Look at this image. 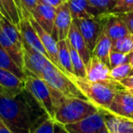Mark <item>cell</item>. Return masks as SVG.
I'll list each match as a JSON object with an SVG mask.
<instances>
[{
	"mask_svg": "<svg viewBox=\"0 0 133 133\" xmlns=\"http://www.w3.org/2000/svg\"><path fill=\"white\" fill-rule=\"evenodd\" d=\"M30 98L26 90L14 98L0 96V118L14 133H30L34 126L48 117L44 111L35 112Z\"/></svg>",
	"mask_w": 133,
	"mask_h": 133,
	"instance_id": "6da1fadb",
	"label": "cell"
},
{
	"mask_svg": "<svg viewBox=\"0 0 133 133\" xmlns=\"http://www.w3.org/2000/svg\"><path fill=\"white\" fill-rule=\"evenodd\" d=\"M71 79L79 88L89 101L99 109L107 110L110 106L115 95L125 88L119 81L109 78L98 81H90L87 78H81L75 75H69Z\"/></svg>",
	"mask_w": 133,
	"mask_h": 133,
	"instance_id": "7a4b0ae2",
	"label": "cell"
},
{
	"mask_svg": "<svg viewBox=\"0 0 133 133\" xmlns=\"http://www.w3.org/2000/svg\"><path fill=\"white\" fill-rule=\"evenodd\" d=\"M98 110L99 109L89 99L64 97L56 108L54 120L68 125L89 118Z\"/></svg>",
	"mask_w": 133,
	"mask_h": 133,
	"instance_id": "3957f363",
	"label": "cell"
},
{
	"mask_svg": "<svg viewBox=\"0 0 133 133\" xmlns=\"http://www.w3.org/2000/svg\"><path fill=\"white\" fill-rule=\"evenodd\" d=\"M40 78L44 79L50 87L66 98H78L88 99L79 88L69 75L51 63L43 70Z\"/></svg>",
	"mask_w": 133,
	"mask_h": 133,
	"instance_id": "277c9868",
	"label": "cell"
},
{
	"mask_svg": "<svg viewBox=\"0 0 133 133\" xmlns=\"http://www.w3.org/2000/svg\"><path fill=\"white\" fill-rule=\"evenodd\" d=\"M25 90L33 98L37 104L49 118L54 119L55 95L54 89L44 79L32 75H26Z\"/></svg>",
	"mask_w": 133,
	"mask_h": 133,
	"instance_id": "5b68a950",
	"label": "cell"
},
{
	"mask_svg": "<svg viewBox=\"0 0 133 133\" xmlns=\"http://www.w3.org/2000/svg\"><path fill=\"white\" fill-rule=\"evenodd\" d=\"M23 56H24L23 69L26 75H32L40 78L43 70L52 63L46 57L30 48L24 42H23Z\"/></svg>",
	"mask_w": 133,
	"mask_h": 133,
	"instance_id": "8992f818",
	"label": "cell"
},
{
	"mask_svg": "<svg viewBox=\"0 0 133 133\" xmlns=\"http://www.w3.org/2000/svg\"><path fill=\"white\" fill-rule=\"evenodd\" d=\"M73 22L77 25L81 35L83 36L87 46L92 54L97 41L101 32V19L100 17H83V18L73 19Z\"/></svg>",
	"mask_w": 133,
	"mask_h": 133,
	"instance_id": "52a82bcc",
	"label": "cell"
},
{
	"mask_svg": "<svg viewBox=\"0 0 133 133\" xmlns=\"http://www.w3.org/2000/svg\"><path fill=\"white\" fill-rule=\"evenodd\" d=\"M25 91V79L0 68V96L14 98Z\"/></svg>",
	"mask_w": 133,
	"mask_h": 133,
	"instance_id": "ba28073f",
	"label": "cell"
},
{
	"mask_svg": "<svg viewBox=\"0 0 133 133\" xmlns=\"http://www.w3.org/2000/svg\"><path fill=\"white\" fill-rule=\"evenodd\" d=\"M72 23L73 17L69 10V4L68 1H65L57 8L54 28L51 35L57 41L65 40L68 38Z\"/></svg>",
	"mask_w": 133,
	"mask_h": 133,
	"instance_id": "9c48e42d",
	"label": "cell"
},
{
	"mask_svg": "<svg viewBox=\"0 0 133 133\" xmlns=\"http://www.w3.org/2000/svg\"><path fill=\"white\" fill-rule=\"evenodd\" d=\"M64 126L69 133H98L106 127L101 109L89 118Z\"/></svg>",
	"mask_w": 133,
	"mask_h": 133,
	"instance_id": "30bf717a",
	"label": "cell"
},
{
	"mask_svg": "<svg viewBox=\"0 0 133 133\" xmlns=\"http://www.w3.org/2000/svg\"><path fill=\"white\" fill-rule=\"evenodd\" d=\"M99 17L101 19L102 28L112 40V42L130 34L118 14L109 12L102 14Z\"/></svg>",
	"mask_w": 133,
	"mask_h": 133,
	"instance_id": "8fae6325",
	"label": "cell"
},
{
	"mask_svg": "<svg viewBox=\"0 0 133 133\" xmlns=\"http://www.w3.org/2000/svg\"><path fill=\"white\" fill-rule=\"evenodd\" d=\"M107 110L116 116L130 118L133 114V95L126 89L118 91Z\"/></svg>",
	"mask_w": 133,
	"mask_h": 133,
	"instance_id": "7c38bea8",
	"label": "cell"
},
{
	"mask_svg": "<svg viewBox=\"0 0 133 133\" xmlns=\"http://www.w3.org/2000/svg\"><path fill=\"white\" fill-rule=\"evenodd\" d=\"M57 8L46 4L42 0H38L36 8L32 13V17L38 23L46 32L52 34L54 28V22L56 17Z\"/></svg>",
	"mask_w": 133,
	"mask_h": 133,
	"instance_id": "4fadbf2b",
	"label": "cell"
},
{
	"mask_svg": "<svg viewBox=\"0 0 133 133\" xmlns=\"http://www.w3.org/2000/svg\"><path fill=\"white\" fill-rule=\"evenodd\" d=\"M20 34L22 36L23 42L26 43V45L32 48L33 49L38 51L45 57H46L49 59L48 54L46 50L45 49L44 46H43L42 42H41L40 38H39L38 35L36 32L35 28H33L31 22L28 18H22L19 22V25L17 26ZM50 60V59H49Z\"/></svg>",
	"mask_w": 133,
	"mask_h": 133,
	"instance_id": "5bb4252c",
	"label": "cell"
},
{
	"mask_svg": "<svg viewBox=\"0 0 133 133\" xmlns=\"http://www.w3.org/2000/svg\"><path fill=\"white\" fill-rule=\"evenodd\" d=\"M30 22H31L33 28H35L36 32L38 35L39 38H40L41 42H42L43 46H44L45 49L46 50L48 54L49 59L53 64H55L57 68L60 69L58 62V50H57V41L53 37V36L50 33L46 32L43 28H41L38 25V23L33 18H29ZM62 70V69H61Z\"/></svg>",
	"mask_w": 133,
	"mask_h": 133,
	"instance_id": "9a60e30c",
	"label": "cell"
},
{
	"mask_svg": "<svg viewBox=\"0 0 133 133\" xmlns=\"http://www.w3.org/2000/svg\"><path fill=\"white\" fill-rule=\"evenodd\" d=\"M105 125L110 133H133V119L113 115L108 110L101 109Z\"/></svg>",
	"mask_w": 133,
	"mask_h": 133,
	"instance_id": "2e32d148",
	"label": "cell"
},
{
	"mask_svg": "<svg viewBox=\"0 0 133 133\" xmlns=\"http://www.w3.org/2000/svg\"><path fill=\"white\" fill-rule=\"evenodd\" d=\"M87 77L86 78L90 81H98L111 78L110 68L106 63L101 61L95 56L91 55L89 62L86 65Z\"/></svg>",
	"mask_w": 133,
	"mask_h": 133,
	"instance_id": "e0dca14e",
	"label": "cell"
},
{
	"mask_svg": "<svg viewBox=\"0 0 133 133\" xmlns=\"http://www.w3.org/2000/svg\"><path fill=\"white\" fill-rule=\"evenodd\" d=\"M66 40H68L69 44L70 45V46H72L75 50L78 51V53L82 57L85 64L87 65L91 58V53L88 48L83 36L81 35L79 29L74 22L72 23L70 26Z\"/></svg>",
	"mask_w": 133,
	"mask_h": 133,
	"instance_id": "ac0fdd59",
	"label": "cell"
},
{
	"mask_svg": "<svg viewBox=\"0 0 133 133\" xmlns=\"http://www.w3.org/2000/svg\"><path fill=\"white\" fill-rule=\"evenodd\" d=\"M111 50H112V40L109 38V37L106 34L101 26V32L91 55L97 57L104 63H106L108 66H109V55Z\"/></svg>",
	"mask_w": 133,
	"mask_h": 133,
	"instance_id": "d6986e66",
	"label": "cell"
},
{
	"mask_svg": "<svg viewBox=\"0 0 133 133\" xmlns=\"http://www.w3.org/2000/svg\"><path fill=\"white\" fill-rule=\"evenodd\" d=\"M57 50H58V62L60 69L68 75H74L69 44L66 39L57 41Z\"/></svg>",
	"mask_w": 133,
	"mask_h": 133,
	"instance_id": "ffe728a7",
	"label": "cell"
},
{
	"mask_svg": "<svg viewBox=\"0 0 133 133\" xmlns=\"http://www.w3.org/2000/svg\"><path fill=\"white\" fill-rule=\"evenodd\" d=\"M0 44L2 45L3 48L6 49V51L11 56L16 63L23 69L24 66V56H23V50L17 48L3 32V30L0 28Z\"/></svg>",
	"mask_w": 133,
	"mask_h": 133,
	"instance_id": "44dd1931",
	"label": "cell"
},
{
	"mask_svg": "<svg viewBox=\"0 0 133 133\" xmlns=\"http://www.w3.org/2000/svg\"><path fill=\"white\" fill-rule=\"evenodd\" d=\"M73 19L95 17L88 0H68Z\"/></svg>",
	"mask_w": 133,
	"mask_h": 133,
	"instance_id": "7402d4cb",
	"label": "cell"
},
{
	"mask_svg": "<svg viewBox=\"0 0 133 133\" xmlns=\"http://www.w3.org/2000/svg\"><path fill=\"white\" fill-rule=\"evenodd\" d=\"M0 68L11 71L21 78L25 79L26 78V73H25L24 69H21L14 61L11 56L6 51V49L3 48L1 44H0Z\"/></svg>",
	"mask_w": 133,
	"mask_h": 133,
	"instance_id": "603a6c76",
	"label": "cell"
},
{
	"mask_svg": "<svg viewBox=\"0 0 133 133\" xmlns=\"http://www.w3.org/2000/svg\"><path fill=\"white\" fill-rule=\"evenodd\" d=\"M0 28L3 30L6 37L20 49L23 50V39L22 36L20 34L18 28L16 25H14L11 21H9L6 17H3L1 24H0Z\"/></svg>",
	"mask_w": 133,
	"mask_h": 133,
	"instance_id": "cb8c5ba5",
	"label": "cell"
},
{
	"mask_svg": "<svg viewBox=\"0 0 133 133\" xmlns=\"http://www.w3.org/2000/svg\"><path fill=\"white\" fill-rule=\"evenodd\" d=\"M69 50L71 55V61H72V66L74 70V75L76 77L81 78H86L87 77V69L86 64L80 55L78 53L77 50H75L72 46L69 45Z\"/></svg>",
	"mask_w": 133,
	"mask_h": 133,
	"instance_id": "d4e9b609",
	"label": "cell"
},
{
	"mask_svg": "<svg viewBox=\"0 0 133 133\" xmlns=\"http://www.w3.org/2000/svg\"><path fill=\"white\" fill-rule=\"evenodd\" d=\"M95 17L109 13L112 10L117 0H88Z\"/></svg>",
	"mask_w": 133,
	"mask_h": 133,
	"instance_id": "484cf974",
	"label": "cell"
},
{
	"mask_svg": "<svg viewBox=\"0 0 133 133\" xmlns=\"http://www.w3.org/2000/svg\"><path fill=\"white\" fill-rule=\"evenodd\" d=\"M0 4L2 5L4 9L6 10L9 20L17 26H18L21 20V17L15 0H0Z\"/></svg>",
	"mask_w": 133,
	"mask_h": 133,
	"instance_id": "4316f807",
	"label": "cell"
},
{
	"mask_svg": "<svg viewBox=\"0 0 133 133\" xmlns=\"http://www.w3.org/2000/svg\"><path fill=\"white\" fill-rule=\"evenodd\" d=\"M112 50L120 53L129 54L133 51V35L129 34L112 42Z\"/></svg>",
	"mask_w": 133,
	"mask_h": 133,
	"instance_id": "83f0119b",
	"label": "cell"
},
{
	"mask_svg": "<svg viewBox=\"0 0 133 133\" xmlns=\"http://www.w3.org/2000/svg\"><path fill=\"white\" fill-rule=\"evenodd\" d=\"M22 18H31L32 13L37 5L38 0H15Z\"/></svg>",
	"mask_w": 133,
	"mask_h": 133,
	"instance_id": "f1b7e54d",
	"label": "cell"
},
{
	"mask_svg": "<svg viewBox=\"0 0 133 133\" xmlns=\"http://www.w3.org/2000/svg\"><path fill=\"white\" fill-rule=\"evenodd\" d=\"M132 71L133 69L130 66V65L129 63H125L110 69V77L113 79L120 82L122 79L129 76Z\"/></svg>",
	"mask_w": 133,
	"mask_h": 133,
	"instance_id": "f546056e",
	"label": "cell"
},
{
	"mask_svg": "<svg viewBox=\"0 0 133 133\" xmlns=\"http://www.w3.org/2000/svg\"><path fill=\"white\" fill-rule=\"evenodd\" d=\"M54 128L55 120L48 117L38 124L34 126L30 130V133H54Z\"/></svg>",
	"mask_w": 133,
	"mask_h": 133,
	"instance_id": "4dcf8cb0",
	"label": "cell"
},
{
	"mask_svg": "<svg viewBox=\"0 0 133 133\" xmlns=\"http://www.w3.org/2000/svg\"><path fill=\"white\" fill-rule=\"evenodd\" d=\"M129 63V54L120 53L118 51L111 50L110 55H109V66L110 69L114 66H119V65Z\"/></svg>",
	"mask_w": 133,
	"mask_h": 133,
	"instance_id": "1f68e13d",
	"label": "cell"
},
{
	"mask_svg": "<svg viewBox=\"0 0 133 133\" xmlns=\"http://www.w3.org/2000/svg\"><path fill=\"white\" fill-rule=\"evenodd\" d=\"M133 10V0H117L111 13L120 14L131 12Z\"/></svg>",
	"mask_w": 133,
	"mask_h": 133,
	"instance_id": "d6a6232c",
	"label": "cell"
},
{
	"mask_svg": "<svg viewBox=\"0 0 133 133\" xmlns=\"http://www.w3.org/2000/svg\"><path fill=\"white\" fill-rule=\"evenodd\" d=\"M118 15L122 19L124 24L126 25L129 33L133 35V11L127 12V13H120Z\"/></svg>",
	"mask_w": 133,
	"mask_h": 133,
	"instance_id": "836d02e7",
	"label": "cell"
},
{
	"mask_svg": "<svg viewBox=\"0 0 133 133\" xmlns=\"http://www.w3.org/2000/svg\"><path fill=\"white\" fill-rule=\"evenodd\" d=\"M120 83L129 92H130L133 95V71L129 76H128L126 78L122 79L120 81Z\"/></svg>",
	"mask_w": 133,
	"mask_h": 133,
	"instance_id": "e575fe53",
	"label": "cell"
},
{
	"mask_svg": "<svg viewBox=\"0 0 133 133\" xmlns=\"http://www.w3.org/2000/svg\"><path fill=\"white\" fill-rule=\"evenodd\" d=\"M54 133H69L66 130L64 125L55 121V128H54Z\"/></svg>",
	"mask_w": 133,
	"mask_h": 133,
	"instance_id": "d590c367",
	"label": "cell"
},
{
	"mask_svg": "<svg viewBox=\"0 0 133 133\" xmlns=\"http://www.w3.org/2000/svg\"><path fill=\"white\" fill-rule=\"evenodd\" d=\"M42 1L46 3V4L54 6V8H57V6H60L63 2H65L64 0H42Z\"/></svg>",
	"mask_w": 133,
	"mask_h": 133,
	"instance_id": "8d00e7d4",
	"label": "cell"
},
{
	"mask_svg": "<svg viewBox=\"0 0 133 133\" xmlns=\"http://www.w3.org/2000/svg\"><path fill=\"white\" fill-rule=\"evenodd\" d=\"M0 133H14L6 124L0 118Z\"/></svg>",
	"mask_w": 133,
	"mask_h": 133,
	"instance_id": "74e56055",
	"label": "cell"
},
{
	"mask_svg": "<svg viewBox=\"0 0 133 133\" xmlns=\"http://www.w3.org/2000/svg\"><path fill=\"white\" fill-rule=\"evenodd\" d=\"M0 13L2 14L3 16H4L6 18H8V20H9V17H8V14H6V10L4 9V8L2 6V5L0 4ZM10 21V20H9Z\"/></svg>",
	"mask_w": 133,
	"mask_h": 133,
	"instance_id": "f35d334b",
	"label": "cell"
},
{
	"mask_svg": "<svg viewBox=\"0 0 133 133\" xmlns=\"http://www.w3.org/2000/svg\"><path fill=\"white\" fill-rule=\"evenodd\" d=\"M129 64L133 69V51L129 54Z\"/></svg>",
	"mask_w": 133,
	"mask_h": 133,
	"instance_id": "ab89813d",
	"label": "cell"
},
{
	"mask_svg": "<svg viewBox=\"0 0 133 133\" xmlns=\"http://www.w3.org/2000/svg\"><path fill=\"white\" fill-rule=\"evenodd\" d=\"M98 133H110V132H109V129H107V127H105V128H104V129H102L101 130L98 131Z\"/></svg>",
	"mask_w": 133,
	"mask_h": 133,
	"instance_id": "60d3db41",
	"label": "cell"
},
{
	"mask_svg": "<svg viewBox=\"0 0 133 133\" xmlns=\"http://www.w3.org/2000/svg\"><path fill=\"white\" fill-rule=\"evenodd\" d=\"M3 17H5L2 15V14L0 13V24H1V21H2V18H3Z\"/></svg>",
	"mask_w": 133,
	"mask_h": 133,
	"instance_id": "b9f144b4",
	"label": "cell"
},
{
	"mask_svg": "<svg viewBox=\"0 0 133 133\" xmlns=\"http://www.w3.org/2000/svg\"><path fill=\"white\" fill-rule=\"evenodd\" d=\"M130 118H132V119H133V114H132V116L130 117Z\"/></svg>",
	"mask_w": 133,
	"mask_h": 133,
	"instance_id": "7bdbcfd3",
	"label": "cell"
},
{
	"mask_svg": "<svg viewBox=\"0 0 133 133\" xmlns=\"http://www.w3.org/2000/svg\"><path fill=\"white\" fill-rule=\"evenodd\" d=\"M64 1H68V0H64Z\"/></svg>",
	"mask_w": 133,
	"mask_h": 133,
	"instance_id": "ee69618b",
	"label": "cell"
},
{
	"mask_svg": "<svg viewBox=\"0 0 133 133\" xmlns=\"http://www.w3.org/2000/svg\"><path fill=\"white\" fill-rule=\"evenodd\" d=\"M132 11H133V10H132Z\"/></svg>",
	"mask_w": 133,
	"mask_h": 133,
	"instance_id": "f6af8a7d",
	"label": "cell"
}]
</instances>
